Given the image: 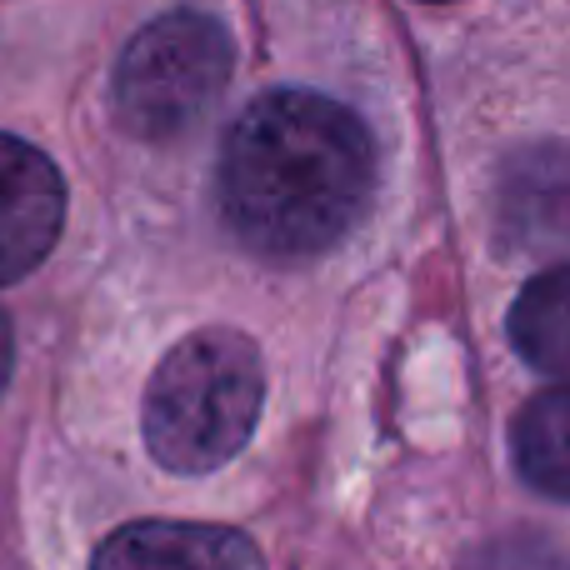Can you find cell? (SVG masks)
Returning a JSON list of instances; mask_svg holds the SVG:
<instances>
[{
    "instance_id": "cell-6",
    "label": "cell",
    "mask_w": 570,
    "mask_h": 570,
    "mask_svg": "<svg viewBox=\"0 0 570 570\" xmlns=\"http://www.w3.org/2000/svg\"><path fill=\"white\" fill-rule=\"evenodd\" d=\"M501 226L525 246H556L570 236V150L541 146L511 160L501 180Z\"/></svg>"
},
{
    "instance_id": "cell-7",
    "label": "cell",
    "mask_w": 570,
    "mask_h": 570,
    "mask_svg": "<svg viewBox=\"0 0 570 570\" xmlns=\"http://www.w3.org/2000/svg\"><path fill=\"white\" fill-rule=\"evenodd\" d=\"M505 331H511V345L531 371L570 385V261L525 281Z\"/></svg>"
},
{
    "instance_id": "cell-9",
    "label": "cell",
    "mask_w": 570,
    "mask_h": 570,
    "mask_svg": "<svg viewBox=\"0 0 570 570\" xmlns=\"http://www.w3.org/2000/svg\"><path fill=\"white\" fill-rule=\"evenodd\" d=\"M10 365H16V331H10V315L0 311V395L10 385Z\"/></svg>"
},
{
    "instance_id": "cell-2",
    "label": "cell",
    "mask_w": 570,
    "mask_h": 570,
    "mask_svg": "<svg viewBox=\"0 0 570 570\" xmlns=\"http://www.w3.org/2000/svg\"><path fill=\"white\" fill-rule=\"evenodd\" d=\"M266 405V361L250 335L206 325L156 365L140 401V431L156 465L210 475L246 451Z\"/></svg>"
},
{
    "instance_id": "cell-5",
    "label": "cell",
    "mask_w": 570,
    "mask_h": 570,
    "mask_svg": "<svg viewBox=\"0 0 570 570\" xmlns=\"http://www.w3.org/2000/svg\"><path fill=\"white\" fill-rule=\"evenodd\" d=\"M90 570H266V556L230 525L130 521L100 541Z\"/></svg>"
},
{
    "instance_id": "cell-1",
    "label": "cell",
    "mask_w": 570,
    "mask_h": 570,
    "mask_svg": "<svg viewBox=\"0 0 570 570\" xmlns=\"http://www.w3.org/2000/svg\"><path fill=\"white\" fill-rule=\"evenodd\" d=\"M216 196L256 256H321L371 210L375 140L351 106L321 90H266L226 130Z\"/></svg>"
},
{
    "instance_id": "cell-3",
    "label": "cell",
    "mask_w": 570,
    "mask_h": 570,
    "mask_svg": "<svg viewBox=\"0 0 570 570\" xmlns=\"http://www.w3.org/2000/svg\"><path fill=\"white\" fill-rule=\"evenodd\" d=\"M230 70H236V46L226 26L200 10H170L136 30L116 66V120L136 140H176L206 120V110L220 100Z\"/></svg>"
},
{
    "instance_id": "cell-8",
    "label": "cell",
    "mask_w": 570,
    "mask_h": 570,
    "mask_svg": "<svg viewBox=\"0 0 570 570\" xmlns=\"http://www.w3.org/2000/svg\"><path fill=\"white\" fill-rule=\"evenodd\" d=\"M511 461L531 491L570 501V385L541 391L511 421Z\"/></svg>"
},
{
    "instance_id": "cell-4",
    "label": "cell",
    "mask_w": 570,
    "mask_h": 570,
    "mask_svg": "<svg viewBox=\"0 0 570 570\" xmlns=\"http://www.w3.org/2000/svg\"><path fill=\"white\" fill-rule=\"evenodd\" d=\"M66 226V180L46 150L0 130V285L40 266Z\"/></svg>"
},
{
    "instance_id": "cell-10",
    "label": "cell",
    "mask_w": 570,
    "mask_h": 570,
    "mask_svg": "<svg viewBox=\"0 0 570 570\" xmlns=\"http://www.w3.org/2000/svg\"><path fill=\"white\" fill-rule=\"evenodd\" d=\"M425 6H441V0H425Z\"/></svg>"
}]
</instances>
